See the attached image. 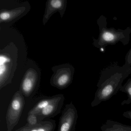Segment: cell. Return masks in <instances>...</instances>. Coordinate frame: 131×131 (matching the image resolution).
<instances>
[{
    "mask_svg": "<svg viewBox=\"0 0 131 131\" xmlns=\"http://www.w3.org/2000/svg\"><path fill=\"white\" fill-rule=\"evenodd\" d=\"M102 131H131V126L108 119L101 126Z\"/></svg>",
    "mask_w": 131,
    "mask_h": 131,
    "instance_id": "cell-12",
    "label": "cell"
},
{
    "mask_svg": "<svg viewBox=\"0 0 131 131\" xmlns=\"http://www.w3.org/2000/svg\"><path fill=\"white\" fill-rule=\"evenodd\" d=\"M123 116L131 120V110L124 112L123 114Z\"/></svg>",
    "mask_w": 131,
    "mask_h": 131,
    "instance_id": "cell-16",
    "label": "cell"
},
{
    "mask_svg": "<svg viewBox=\"0 0 131 131\" xmlns=\"http://www.w3.org/2000/svg\"><path fill=\"white\" fill-rule=\"evenodd\" d=\"M119 90L126 93L128 97L127 100H123L122 102L121 105H123L130 104L131 103V79L129 80L124 85L122 86Z\"/></svg>",
    "mask_w": 131,
    "mask_h": 131,
    "instance_id": "cell-14",
    "label": "cell"
},
{
    "mask_svg": "<svg viewBox=\"0 0 131 131\" xmlns=\"http://www.w3.org/2000/svg\"><path fill=\"white\" fill-rule=\"evenodd\" d=\"M27 122V125L29 126H34L38 124L40 121L39 120L37 115L35 114H29L28 115Z\"/></svg>",
    "mask_w": 131,
    "mask_h": 131,
    "instance_id": "cell-15",
    "label": "cell"
},
{
    "mask_svg": "<svg viewBox=\"0 0 131 131\" xmlns=\"http://www.w3.org/2000/svg\"><path fill=\"white\" fill-rule=\"evenodd\" d=\"M127 62L129 64L131 65V50L129 54L128 57V59H127Z\"/></svg>",
    "mask_w": 131,
    "mask_h": 131,
    "instance_id": "cell-17",
    "label": "cell"
},
{
    "mask_svg": "<svg viewBox=\"0 0 131 131\" xmlns=\"http://www.w3.org/2000/svg\"><path fill=\"white\" fill-rule=\"evenodd\" d=\"M24 96L19 90L13 96L6 115L7 131H12L18 124L25 105Z\"/></svg>",
    "mask_w": 131,
    "mask_h": 131,
    "instance_id": "cell-4",
    "label": "cell"
},
{
    "mask_svg": "<svg viewBox=\"0 0 131 131\" xmlns=\"http://www.w3.org/2000/svg\"><path fill=\"white\" fill-rule=\"evenodd\" d=\"M125 78V75L116 73L106 78L100 79L91 106H97L102 102L109 100L115 95L122 87V83Z\"/></svg>",
    "mask_w": 131,
    "mask_h": 131,
    "instance_id": "cell-2",
    "label": "cell"
},
{
    "mask_svg": "<svg viewBox=\"0 0 131 131\" xmlns=\"http://www.w3.org/2000/svg\"><path fill=\"white\" fill-rule=\"evenodd\" d=\"M53 99V96L43 99L38 102L29 111L28 115L35 114L37 115L42 110L52 102Z\"/></svg>",
    "mask_w": 131,
    "mask_h": 131,
    "instance_id": "cell-13",
    "label": "cell"
},
{
    "mask_svg": "<svg viewBox=\"0 0 131 131\" xmlns=\"http://www.w3.org/2000/svg\"><path fill=\"white\" fill-rule=\"evenodd\" d=\"M67 6V0H48L46 3L45 13L42 23L45 25L50 17L55 13H59L61 18L65 14Z\"/></svg>",
    "mask_w": 131,
    "mask_h": 131,
    "instance_id": "cell-8",
    "label": "cell"
},
{
    "mask_svg": "<svg viewBox=\"0 0 131 131\" xmlns=\"http://www.w3.org/2000/svg\"><path fill=\"white\" fill-rule=\"evenodd\" d=\"M40 71L36 67H30L27 70L20 85L19 90L24 96L28 97L35 93L40 84Z\"/></svg>",
    "mask_w": 131,
    "mask_h": 131,
    "instance_id": "cell-5",
    "label": "cell"
},
{
    "mask_svg": "<svg viewBox=\"0 0 131 131\" xmlns=\"http://www.w3.org/2000/svg\"><path fill=\"white\" fill-rule=\"evenodd\" d=\"M63 94H57L53 96L52 102L37 115L40 122L48 118H51L60 113L65 101Z\"/></svg>",
    "mask_w": 131,
    "mask_h": 131,
    "instance_id": "cell-7",
    "label": "cell"
},
{
    "mask_svg": "<svg viewBox=\"0 0 131 131\" xmlns=\"http://www.w3.org/2000/svg\"><path fill=\"white\" fill-rule=\"evenodd\" d=\"M122 34L112 30L103 29L101 32L99 43L102 45L105 43H114L122 38Z\"/></svg>",
    "mask_w": 131,
    "mask_h": 131,
    "instance_id": "cell-11",
    "label": "cell"
},
{
    "mask_svg": "<svg viewBox=\"0 0 131 131\" xmlns=\"http://www.w3.org/2000/svg\"><path fill=\"white\" fill-rule=\"evenodd\" d=\"M53 73L50 80L52 86L63 90L71 85L73 80L75 69L71 64L65 63L56 66L52 68Z\"/></svg>",
    "mask_w": 131,
    "mask_h": 131,
    "instance_id": "cell-3",
    "label": "cell"
},
{
    "mask_svg": "<svg viewBox=\"0 0 131 131\" xmlns=\"http://www.w3.org/2000/svg\"><path fill=\"white\" fill-rule=\"evenodd\" d=\"M56 127L55 120L49 119L41 121L35 125L29 126L26 124L16 131H54Z\"/></svg>",
    "mask_w": 131,
    "mask_h": 131,
    "instance_id": "cell-10",
    "label": "cell"
},
{
    "mask_svg": "<svg viewBox=\"0 0 131 131\" xmlns=\"http://www.w3.org/2000/svg\"><path fill=\"white\" fill-rule=\"evenodd\" d=\"M78 118V112L72 102L67 104L60 118L57 131H75Z\"/></svg>",
    "mask_w": 131,
    "mask_h": 131,
    "instance_id": "cell-6",
    "label": "cell"
},
{
    "mask_svg": "<svg viewBox=\"0 0 131 131\" xmlns=\"http://www.w3.org/2000/svg\"><path fill=\"white\" fill-rule=\"evenodd\" d=\"M0 89L10 84L16 69L17 52L13 43L0 51Z\"/></svg>",
    "mask_w": 131,
    "mask_h": 131,
    "instance_id": "cell-1",
    "label": "cell"
},
{
    "mask_svg": "<svg viewBox=\"0 0 131 131\" xmlns=\"http://www.w3.org/2000/svg\"><path fill=\"white\" fill-rule=\"evenodd\" d=\"M28 7H18L12 9L1 10L0 13V23H14L22 18L29 10Z\"/></svg>",
    "mask_w": 131,
    "mask_h": 131,
    "instance_id": "cell-9",
    "label": "cell"
}]
</instances>
